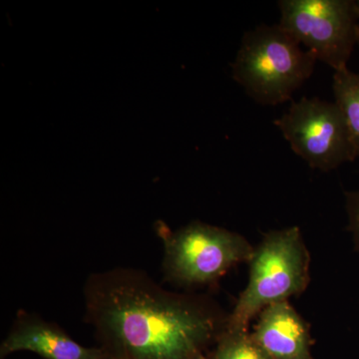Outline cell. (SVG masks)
I'll list each match as a JSON object with an SVG mask.
<instances>
[{
    "label": "cell",
    "instance_id": "4fadbf2b",
    "mask_svg": "<svg viewBox=\"0 0 359 359\" xmlns=\"http://www.w3.org/2000/svg\"><path fill=\"white\" fill-rule=\"evenodd\" d=\"M195 359H210V358H205V356L204 355V353H202V354H200V355H198L197 358H196Z\"/></svg>",
    "mask_w": 359,
    "mask_h": 359
},
{
    "label": "cell",
    "instance_id": "6da1fadb",
    "mask_svg": "<svg viewBox=\"0 0 359 359\" xmlns=\"http://www.w3.org/2000/svg\"><path fill=\"white\" fill-rule=\"evenodd\" d=\"M83 295L85 321L113 359H195L228 318L204 297L170 292L133 268L93 273Z\"/></svg>",
    "mask_w": 359,
    "mask_h": 359
},
{
    "label": "cell",
    "instance_id": "ba28073f",
    "mask_svg": "<svg viewBox=\"0 0 359 359\" xmlns=\"http://www.w3.org/2000/svg\"><path fill=\"white\" fill-rule=\"evenodd\" d=\"M252 337L273 359H311L308 325L289 301L264 309Z\"/></svg>",
    "mask_w": 359,
    "mask_h": 359
},
{
    "label": "cell",
    "instance_id": "8fae6325",
    "mask_svg": "<svg viewBox=\"0 0 359 359\" xmlns=\"http://www.w3.org/2000/svg\"><path fill=\"white\" fill-rule=\"evenodd\" d=\"M348 229L353 233L354 245L359 252V191L346 193Z\"/></svg>",
    "mask_w": 359,
    "mask_h": 359
},
{
    "label": "cell",
    "instance_id": "3957f363",
    "mask_svg": "<svg viewBox=\"0 0 359 359\" xmlns=\"http://www.w3.org/2000/svg\"><path fill=\"white\" fill-rule=\"evenodd\" d=\"M249 263V283L226 318L230 330H248L257 314L309 285V254L297 226L266 233Z\"/></svg>",
    "mask_w": 359,
    "mask_h": 359
},
{
    "label": "cell",
    "instance_id": "7a4b0ae2",
    "mask_svg": "<svg viewBox=\"0 0 359 359\" xmlns=\"http://www.w3.org/2000/svg\"><path fill=\"white\" fill-rule=\"evenodd\" d=\"M316 61L280 25H261L245 32L231 67L233 79L250 98L275 106L301 88Z\"/></svg>",
    "mask_w": 359,
    "mask_h": 359
},
{
    "label": "cell",
    "instance_id": "277c9868",
    "mask_svg": "<svg viewBox=\"0 0 359 359\" xmlns=\"http://www.w3.org/2000/svg\"><path fill=\"white\" fill-rule=\"evenodd\" d=\"M155 228L164 248L165 278L178 287L215 285L254 254L255 248L242 235L212 224L196 221L172 231L158 221Z\"/></svg>",
    "mask_w": 359,
    "mask_h": 359
},
{
    "label": "cell",
    "instance_id": "30bf717a",
    "mask_svg": "<svg viewBox=\"0 0 359 359\" xmlns=\"http://www.w3.org/2000/svg\"><path fill=\"white\" fill-rule=\"evenodd\" d=\"M212 359H273L248 330L224 327L216 341Z\"/></svg>",
    "mask_w": 359,
    "mask_h": 359
},
{
    "label": "cell",
    "instance_id": "9c48e42d",
    "mask_svg": "<svg viewBox=\"0 0 359 359\" xmlns=\"http://www.w3.org/2000/svg\"><path fill=\"white\" fill-rule=\"evenodd\" d=\"M332 89L344 116L356 158L359 157V74L348 69L334 71Z\"/></svg>",
    "mask_w": 359,
    "mask_h": 359
},
{
    "label": "cell",
    "instance_id": "5bb4252c",
    "mask_svg": "<svg viewBox=\"0 0 359 359\" xmlns=\"http://www.w3.org/2000/svg\"><path fill=\"white\" fill-rule=\"evenodd\" d=\"M358 44H359V26H358Z\"/></svg>",
    "mask_w": 359,
    "mask_h": 359
},
{
    "label": "cell",
    "instance_id": "8992f818",
    "mask_svg": "<svg viewBox=\"0 0 359 359\" xmlns=\"http://www.w3.org/2000/svg\"><path fill=\"white\" fill-rule=\"evenodd\" d=\"M295 154L320 171L355 159L344 116L337 104L304 97L276 120Z\"/></svg>",
    "mask_w": 359,
    "mask_h": 359
},
{
    "label": "cell",
    "instance_id": "52a82bcc",
    "mask_svg": "<svg viewBox=\"0 0 359 359\" xmlns=\"http://www.w3.org/2000/svg\"><path fill=\"white\" fill-rule=\"evenodd\" d=\"M18 351H29L44 359H113L103 347L81 346L56 323L23 311L2 341L0 356Z\"/></svg>",
    "mask_w": 359,
    "mask_h": 359
},
{
    "label": "cell",
    "instance_id": "7c38bea8",
    "mask_svg": "<svg viewBox=\"0 0 359 359\" xmlns=\"http://www.w3.org/2000/svg\"><path fill=\"white\" fill-rule=\"evenodd\" d=\"M354 6H355L356 14H358V18L359 20V0L354 1Z\"/></svg>",
    "mask_w": 359,
    "mask_h": 359
},
{
    "label": "cell",
    "instance_id": "5b68a950",
    "mask_svg": "<svg viewBox=\"0 0 359 359\" xmlns=\"http://www.w3.org/2000/svg\"><path fill=\"white\" fill-rule=\"evenodd\" d=\"M278 25L334 71L347 68L358 43L353 0H282Z\"/></svg>",
    "mask_w": 359,
    "mask_h": 359
}]
</instances>
